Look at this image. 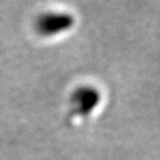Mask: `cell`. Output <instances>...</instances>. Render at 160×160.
<instances>
[{"mask_svg": "<svg viewBox=\"0 0 160 160\" xmlns=\"http://www.w3.org/2000/svg\"><path fill=\"white\" fill-rule=\"evenodd\" d=\"M74 24V18L69 13L49 12L43 13L35 19V30L43 35L51 37L64 30H68Z\"/></svg>", "mask_w": 160, "mask_h": 160, "instance_id": "obj_1", "label": "cell"}, {"mask_svg": "<svg viewBox=\"0 0 160 160\" xmlns=\"http://www.w3.org/2000/svg\"><path fill=\"white\" fill-rule=\"evenodd\" d=\"M73 111L77 115H88L100 102V92L91 86L78 87L72 95Z\"/></svg>", "mask_w": 160, "mask_h": 160, "instance_id": "obj_2", "label": "cell"}]
</instances>
